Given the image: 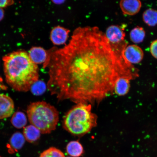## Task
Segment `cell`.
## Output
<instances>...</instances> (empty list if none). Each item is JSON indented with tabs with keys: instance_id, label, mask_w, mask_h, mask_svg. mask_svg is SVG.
Segmentation results:
<instances>
[{
	"instance_id": "obj_4",
	"label": "cell",
	"mask_w": 157,
	"mask_h": 157,
	"mask_svg": "<svg viewBox=\"0 0 157 157\" xmlns=\"http://www.w3.org/2000/svg\"><path fill=\"white\" fill-rule=\"evenodd\" d=\"M31 125L37 128L42 134H48L56 129L59 121V114L53 106L46 102L31 103L27 109Z\"/></svg>"
},
{
	"instance_id": "obj_10",
	"label": "cell",
	"mask_w": 157,
	"mask_h": 157,
	"mask_svg": "<svg viewBox=\"0 0 157 157\" xmlns=\"http://www.w3.org/2000/svg\"><path fill=\"white\" fill-rule=\"evenodd\" d=\"M28 54L32 62L36 65L44 64L49 56V52L40 47H33L29 50Z\"/></svg>"
},
{
	"instance_id": "obj_18",
	"label": "cell",
	"mask_w": 157,
	"mask_h": 157,
	"mask_svg": "<svg viewBox=\"0 0 157 157\" xmlns=\"http://www.w3.org/2000/svg\"><path fill=\"white\" fill-rule=\"evenodd\" d=\"M47 87L46 83L44 81L38 80L31 86L30 90L34 95L40 96L46 91Z\"/></svg>"
},
{
	"instance_id": "obj_12",
	"label": "cell",
	"mask_w": 157,
	"mask_h": 157,
	"mask_svg": "<svg viewBox=\"0 0 157 157\" xmlns=\"http://www.w3.org/2000/svg\"><path fill=\"white\" fill-rule=\"evenodd\" d=\"M130 78L121 76L117 78L115 84L114 91L119 96L126 95L128 93L130 87Z\"/></svg>"
},
{
	"instance_id": "obj_7",
	"label": "cell",
	"mask_w": 157,
	"mask_h": 157,
	"mask_svg": "<svg viewBox=\"0 0 157 157\" xmlns=\"http://www.w3.org/2000/svg\"><path fill=\"white\" fill-rule=\"evenodd\" d=\"M14 109L13 99L8 96L0 94V119L10 117Z\"/></svg>"
},
{
	"instance_id": "obj_3",
	"label": "cell",
	"mask_w": 157,
	"mask_h": 157,
	"mask_svg": "<svg viewBox=\"0 0 157 157\" xmlns=\"http://www.w3.org/2000/svg\"><path fill=\"white\" fill-rule=\"evenodd\" d=\"M91 110V104H78L65 115L64 128L74 136H82L87 134L97 124V115Z\"/></svg>"
},
{
	"instance_id": "obj_5",
	"label": "cell",
	"mask_w": 157,
	"mask_h": 157,
	"mask_svg": "<svg viewBox=\"0 0 157 157\" xmlns=\"http://www.w3.org/2000/svg\"><path fill=\"white\" fill-rule=\"evenodd\" d=\"M124 59L129 64H138L142 61L144 54L142 49L136 45H129L121 52Z\"/></svg>"
},
{
	"instance_id": "obj_1",
	"label": "cell",
	"mask_w": 157,
	"mask_h": 157,
	"mask_svg": "<svg viewBox=\"0 0 157 157\" xmlns=\"http://www.w3.org/2000/svg\"><path fill=\"white\" fill-rule=\"evenodd\" d=\"M44 67L49 69L47 87L60 101L99 103L114 91L116 81L135 72L97 27H80L67 45L50 50Z\"/></svg>"
},
{
	"instance_id": "obj_20",
	"label": "cell",
	"mask_w": 157,
	"mask_h": 157,
	"mask_svg": "<svg viewBox=\"0 0 157 157\" xmlns=\"http://www.w3.org/2000/svg\"><path fill=\"white\" fill-rule=\"evenodd\" d=\"M151 54L154 57L157 59V39L151 43L150 46Z\"/></svg>"
},
{
	"instance_id": "obj_19",
	"label": "cell",
	"mask_w": 157,
	"mask_h": 157,
	"mask_svg": "<svg viewBox=\"0 0 157 157\" xmlns=\"http://www.w3.org/2000/svg\"><path fill=\"white\" fill-rule=\"evenodd\" d=\"M39 157H65L63 153L59 149L52 147L47 149L40 154Z\"/></svg>"
},
{
	"instance_id": "obj_6",
	"label": "cell",
	"mask_w": 157,
	"mask_h": 157,
	"mask_svg": "<svg viewBox=\"0 0 157 157\" xmlns=\"http://www.w3.org/2000/svg\"><path fill=\"white\" fill-rule=\"evenodd\" d=\"M105 35L111 44L115 46L123 43L125 36V33L121 26L111 25L108 27Z\"/></svg>"
},
{
	"instance_id": "obj_9",
	"label": "cell",
	"mask_w": 157,
	"mask_h": 157,
	"mask_svg": "<svg viewBox=\"0 0 157 157\" xmlns=\"http://www.w3.org/2000/svg\"><path fill=\"white\" fill-rule=\"evenodd\" d=\"M70 31L60 26L55 27L50 33L51 41L54 45H60L65 44Z\"/></svg>"
},
{
	"instance_id": "obj_26",
	"label": "cell",
	"mask_w": 157,
	"mask_h": 157,
	"mask_svg": "<svg viewBox=\"0 0 157 157\" xmlns=\"http://www.w3.org/2000/svg\"><path fill=\"white\" fill-rule=\"evenodd\" d=\"M0 157H1L0 156Z\"/></svg>"
},
{
	"instance_id": "obj_8",
	"label": "cell",
	"mask_w": 157,
	"mask_h": 157,
	"mask_svg": "<svg viewBox=\"0 0 157 157\" xmlns=\"http://www.w3.org/2000/svg\"><path fill=\"white\" fill-rule=\"evenodd\" d=\"M142 5V2L139 0H122L120 2V7L123 14L129 16L138 13Z\"/></svg>"
},
{
	"instance_id": "obj_17",
	"label": "cell",
	"mask_w": 157,
	"mask_h": 157,
	"mask_svg": "<svg viewBox=\"0 0 157 157\" xmlns=\"http://www.w3.org/2000/svg\"><path fill=\"white\" fill-rule=\"evenodd\" d=\"M146 36V32L142 27L137 26L131 30L129 37L134 44H139L143 42Z\"/></svg>"
},
{
	"instance_id": "obj_25",
	"label": "cell",
	"mask_w": 157,
	"mask_h": 157,
	"mask_svg": "<svg viewBox=\"0 0 157 157\" xmlns=\"http://www.w3.org/2000/svg\"><path fill=\"white\" fill-rule=\"evenodd\" d=\"M71 157L70 156V157Z\"/></svg>"
},
{
	"instance_id": "obj_11",
	"label": "cell",
	"mask_w": 157,
	"mask_h": 157,
	"mask_svg": "<svg viewBox=\"0 0 157 157\" xmlns=\"http://www.w3.org/2000/svg\"><path fill=\"white\" fill-rule=\"evenodd\" d=\"M25 142V139L23 134L19 132H15L12 135L7 145L9 153L12 154L20 150Z\"/></svg>"
},
{
	"instance_id": "obj_2",
	"label": "cell",
	"mask_w": 157,
	"mask_h": 157,
	"mask_svg": "<svg viewBox=\"0 0 157 157\" xmlns=\"http://www.w3.org/2000/svg\"><path fill=\"white\" fill-rule=\"evenodd\" d=\"M3 60L6 81L15 91H28L38 80V66L25 51L11 53L4 56Z\"/></svg>"
},
{
	"instance_id": "obj_14",
	"label": "cell",
	"mask_w": 157,
	"mask_h": 157,
	"mask_svg": "<svg viewBox=\"0 0 157 157\" xmlns=\"http://www.w3.org/2000/svg\"><path fill=\"white\" fill-rule=\"evenodd\" d=\"M66 151L71 157H79L84 153L83 147L78 141H72L69 143L66 147Z\"/></svg>"
},
{
	"instance_id": "obj_24",
	"label": "cell",
	"mask_w": 157,
	"mask_h": 157,
	"mask_svg": "<svg viewBox=\"0 0 157 157\" xmlns=\"http://www.w3.org/2000/svg\"><path fill=\"white\" fill-rule=\"evenodd\" d=\"M1 86L0 85V89H1Z\"/></svg>"
},
{
	"instance_id": "obj_23",
	"label": "cell",
	"mask_w": 157,
	"mask_h": 157,
	"mask_svg": "<svg viewBox=\"0 0 157 157\" xmlns=\"http://www.w3.org/2000/svg\"><path fill=\"white\" fill-rule=\"evenodd\" d=\"M65 1H63V0H61V1H52V2L56 4L57 5H60L61 4L63 3Z\"/></svg>"
},
{
	"instance_id": "obj_22",
	"label": "cell",
	"mask_w": 157,
	"mask_h": 157,
	"mask_svg": "<svg viewBox=\"0 0 157 157\" xmlns=\"http://www.w3.org/2000/svg\"><path fill=\"white\" fill-rule=\"evenodd\" d=\"M5 16V12L3 9L0 8V21L2 20Z\"/></svg>"
},
{
	"instance_id": "obj_15",
	"label": "cell",
	"mask_w": 157,
	"mask_h": 157,
	"mask_svg": "<svg viewBox=\"0 0 157 157\" xmlns=\"http://www.w3.org/2000/svg\"><path fill=\"white\" fill-rule=\"evenodd\" d=\"M11 122L13 126L17 129L24 128L27 122L26 116L22 112H16L13 115Z\"/></svg>"
},
{
	"instance_id": "obj_21",
	"label": "cell",
	"mask_w": 157,
	"mask_h": 157,
	"mask_svg": "<svg viewBox=\"0 0 157 157\" xmlns=\"http://www.w3.org/2000/svg\"><path fill=\"white\" fill-rule=\"evenodd\" d=\"M14 2L11 0H0V8H4L13 4Z\"/></svg>"
},
{
	"instance_id": "obj_13",
	"label": "cell",
	"mask_w": 157,
	"mask_h": 157,
	"mask_svg": "<svg viewBox=\"0 0 157 157\" xmlns=\"http://www.w3.org/2000/svg\"><path fill=\"white\" fill-rule=\"evenodd\" d=\"M40 131L32 125L25 126L23 129V136L25 140L29 143L36 142L40 138Z\"/></svg>"
},
{
	"instance_id": "obj_16",
	"label": "cell",
	"mask_w": 157,
	"mask_h": 157,
	"mask_svg": "<svg viewBox=\"0 0 157 157\" xmlns=\"http://www.w3.org/2000/svg\"><path fill=\"white\" fill-rule=\"evenodd\" d=\"M143 20L148 26H155L157 25V11L152 9L146 10L143 13Z\"/></svg>"
}]
</instances>
